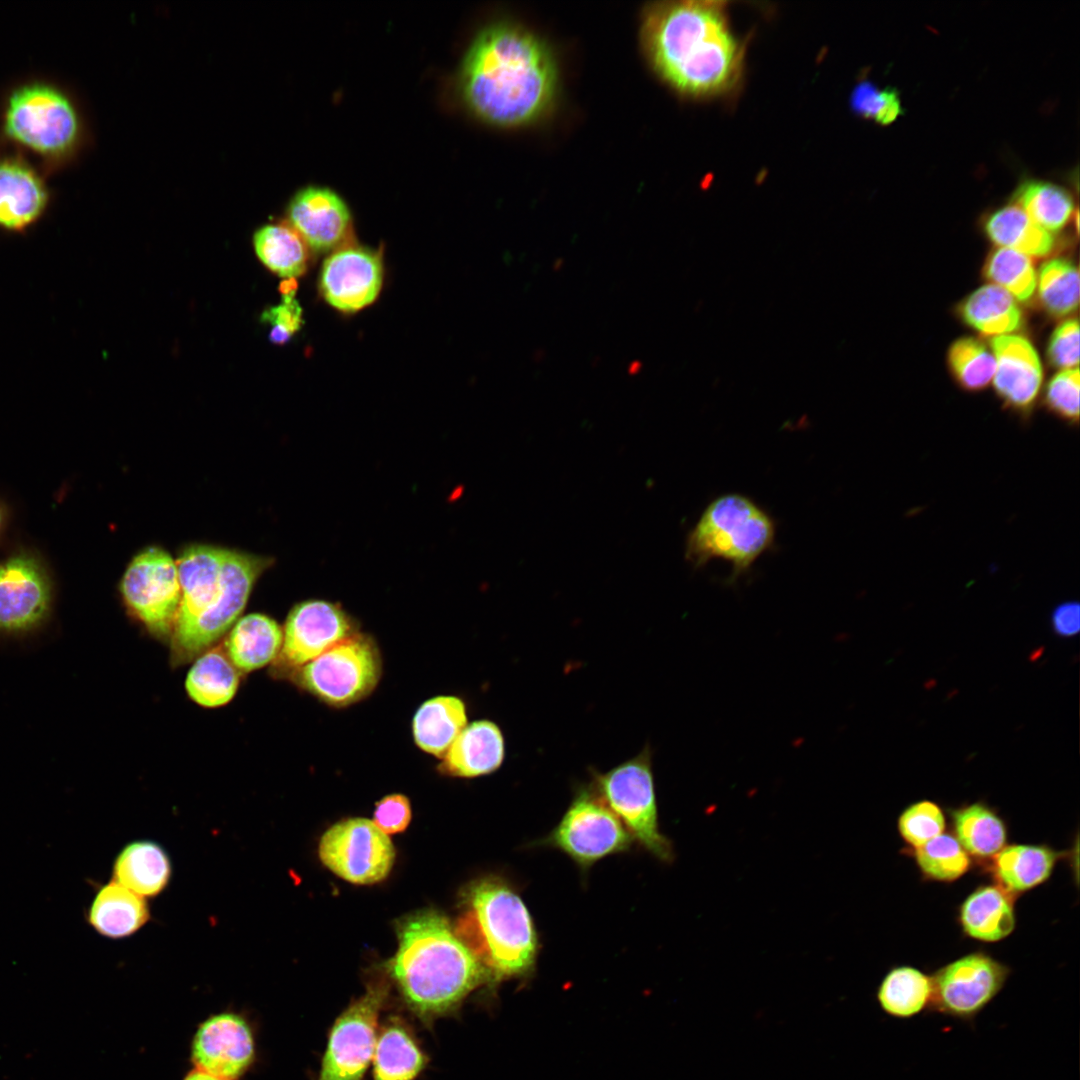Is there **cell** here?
Wrapping results in <instances>:
<instances>
[{"instance_id":"cell-20","label":"cell","mask_w":1080,"mask_h":1080,"mask_svg":"<svg viewBox=\"0 0 1080 1080\" xmlns=\"http://www.w3.org/2000/svg\"><path fill=\"white\" fill-rule=\"evenodd\" d=\"M290 226L305 244L326 252L342 244L350 228L345 202L332 190L309 186L292 198L288 207Z\"/></svg>"},{"instance_id":"cell-10","label":"cell","mask_w":1080,"mask_h":1080,"mask_svg":"<svg viewBox=\"0 0 1080 1080\" xmlns=\"http://www.w3.org/2000/svg\"><path fill=\"white\" fill-rule=\"evenodd\" d=\"M632 836L602 798L581 791L543 844L557 848L586 869L630 848Z\"/></svg>"},{"instance_id":"cell-26","label":"cell","mask_w":1080,"mask_h":1080,"mask_svg":"<svg viewBox=\"0 0 1080 1080\" xmlns=\"http://www.w3.org/2000/svg\"><path fill=\"white\" fill-rule=\"evenodd\" d=\"M467 725L465 703L456 696H436L416 710L412 734L424 752L443 758L451 744Z\"/></svg>"},{"instance_id":"cell-32","label":"cell","mask_w":1080,"mask_h":1080,"mask_svg":"<svg viewBox=\"0 0 1080 1080\" xmlns=\"http://www.w3.org/2000/svg\"><path fill=\"white\" fill-rule=\"evenodd\" d=\"M932 978L912 966L892 968L877 990L880 1008L890 1017L906 1020L930 1009Z\"/></svg>"},{"instance_id":"cell-16","label":"cell","mask_w":1080,"mask_h":1080,"mask_svg":"<svg viewBox=\"0 0 1080 1080\" xmlns=\"http://www.w3.org/2000/svg\"><path fill=\"white\" fill-rule=\"evenodd\" d=\"M353 623L338 605L324 600L297 603L289 612L277 662L298 669L352 634Z\"/></svg>"},{"instance_id":"cell-13","label":"cell","mask_w":1080,"mask_h":1080,"mask_svg":"<svg viewBox=\"0 0 1080 1080\" xmlns=\"http://www.w3.org/2000/svg\"><path fill=\"white\" fill-rule=\"evenodd\" d=\"M319 857L340 878L368 885L387 877L395 849L372 820L356 817L334 824L322 835Z\"/></svg>"},{"instance_id":"cell-34","label":"cell","mask_w":1080,"mask_h":1080,"mask_svg":"<svg viewBox=\"0 0 1080 1080\" xmlns=\"http://www.w3.org/2000/svg\"><path fill=\"white\" fill-rule=\"evenodd\" d=\"M963 321L984 335H1005L1022 324V312L1003 288L989 284L967 297L960 307Z\"/></svg>"},{"instance_id":"cell-37","label":"cell","mask_w":1080,"mask_h":1080,"mask_svg":"<svg viewBox=\"0 0 1080 1080\" xmlns=\"http://www.w3.org/2000/svg\"><path fill=\"white\" fill-rule=\"evenodd\" d=\"M1015 202L1040 227L1048 232L1060 230L1069 220L1074 204L1062 186L1044 180H1026L1015 192Z\"/></svg>"},{"instance_id":"cell-40","label":"cell","mask_w":1080,"mask_h":1080,"mask_svg":"<svg viewBox=\"0 0 1080 1080\" xmlns=\"http://www.w3.org/2000/svg\"><path fill=\"white\" fill-rule=\"evenodd\" d=\"M916 862L929 879L951 882L970 867V858L956 837L940 834L915 849Z\"/></svg>"},{"instance_id":"cell-50","label":"cell","mask_w":1080,"mask_h":1080,"mask_svg":"<svg viewBox=\"0 0 1080 1080\" xmlns=\"http://www.w3.org/2000/svg\"><path fill=\"white\" fill-rule=\"evenodd\" d=\"M3 522H4V512H3L2 507L0 506V529H1L2 525H3Z\"/></svg>"},{"instance_id":"cell-30","label":"cell","mask_w":1080,"mask_h":1080,"mask_svg":"<svg viewBox=\"0 0 1080 1080\" xmlns=\"http://www.w3.org/2000/svg\"><path fill=\"white\" fill-rule=\"evenodd\" d=\"M994 857L993 870L999 886L1013 895L1046 881L1058 854L1045 846L1014 844L1005 846Z\"/></svg>"},{"instance_id":"cell-48","label":"cell","mask_w":1080,"mask_h":1080,"mask_svg":"<svg viewBox=\"0 0 1080 1080\" xmlns=\"http://www.w3.org/2000/svg\"><path fill=\"white\" fill-rule=\"evenodd\" d=\"M1053 631L1061 637H1072L1080 630V606L1078 602L1067 601L1058 605L1052 612Z\"/></svg>"},{"instance_id":"cell-25","label":"cell","mask_w":1080,"mask_h":1080,"mask_svg":"<svg viewBox=\"0 0 1080 1080\" xmlns=\"http://www.w3.org/2000/svg\"><path fill=\"white\" fill-rule=\"evenodd\" d=\"M1012 896L999 885L975 890L960 908L964 932L984 942H997L1009 936L1016 923Z\"/></svg>"},{"instance_id":"cell-8","label":"cell","mask_w":1080,"mask_h":1080,"mask_svg":"<svg viewBox=\"0 0 1080 1080\" xmlns=\"http://www.w3.org/2000/svg\"><path fill=\"white\" fill-rule=\"evenodd\" d=\"M4 123L10 138L45 155L70 151L79 137V119L71 101L42 83L25 85L11 94Z\"/></svg>"},{"instance_id":"cell-41","label":"cell","mask_w":1080,"mask_h":1080,"mask_svg":"<svg viewBox=\"0 0 1080 1080\" xmlns=\"http://www.w3.org/2000/svg\"><path fill=\"white\" fill-rule=\"evenodd\" d=\"M948 363L958 383L971 391L985 388L996 367L993 354L979 340L970 337L960 338L951 345Z\"/></svg>"},{"instance_id":"cell-9","label":"cell","mask_w":1080,"mask_h":1080,"mask_svg":"<svg viewBox=\"0 0 1080 1080\" xmlns=\"http://www.w3.org/2000/svg\"><path fill=\"white\" fill-rule=\"evenodd\" d=\"M120 591L136 619L156 638H171L181 600L176 562L159 547L138 553L125 570Z\"/></svg>"},{"instance_id":"cell-18","label":"cell","mask_w":1080,"mask_h":1080,"mask_svg":"<svg viewBox=\"0 0 1080 1080\" xmlns=\"http://www.w3.org/2000/svg\"><path fill=\"white\" fill-rule=\"evenodd\" d=\"M382 281L380 255L351 246L337 249L325 260L320 288L330 305L340 311L355 312L377 298Z\"/></svg>"},{"instance_id":"cell-38","label":"cell","mask_w":1080,"mask_h":1080,"mask_svg":"<svg viewBox=\"0 0 1080 1080\" xmlns=\"http://www.w3.org/2000/svg\"><path fill=\"white\" fill-rule=\"evenodd\" d=\"M1039 296L1046 310L1057 317L1075 311L1079 304V273L1065 259L1045 262L1039 271Z\"/></svg>"},{"instance_id":"cell-45","label":"cell","mask_w":1080,"mask_h":1080,"mask_svg":"<svg viewBox=\"0 0 1080 1080\" xmlns=\"http://www.w3.org/2000/svg\"><path fill=\"white\" fill-rule=\"evenodd\" d=\"M1047 355L1054 367L1063 370L1078 367L1079 323L1076 319L1065 321L1054 330Z\"/></svg>"},{"instance_id":"cell-22","label":"cell","mask_w":1080,"mask_h":1080,"mask_svg":"<svg viewBox=\"0 0 1080 1080\" xmlns=\"http://www.w3.org/2000/svg\"><path fill=\"white\" fill-rule=\"evenodd\" d=\"M48 202L39 175L25 163L0 161V228L20 232L35 223Z\"/></svg>"},{"instance_id":"cell-11","label":"cell","mask_w":1080,"mask_h":1080,"mask_svg":"<svg viewBox=\"0 0 1080 1080\" xmlns=\"http://www.w3.org/2000/svg\"><path fill=\"white\" fill-rule=\"evenodd\" d=\"M388 995L378 982L350 1004L333 1024L318 1080H363L377 1043V1021Z\"/></svg>"},{"instance_id":"cell-43","label":"cell","mask_w":1080,"mask_h":1080,"mask_svg":"<svg viewBox=\"0 0 1080 1080\" xmlns=\"http://www.w3.org/2000/svg\"><path fill=\"white\" fill-rule=\"evenodd\" d=\"M898 829L902 838L916 849L943 833L945 817L936 803L918 801L901 813Z\"/></svg>"},{"instance_id":"cell-15","label":"cell","mask_w":1080,"mask_h":1080,"mask_svg":"<svg viewBox=\"0 0 1080 1080\" xmlns=\"http://www.w3.org/2000/svg\"><path fill=\"white\" fill-rule=\"evenodd\" d=\"M53 584L44 565L30 554L0 562V635H29L46 624Z\"/></svg>"},{"instance_id":"cell-39","label":"cell","mask_w":1080,"mask_h":1080,"mask_svg":"<svg viewBox=\"0 0 1080 1080\" xmlns=\"http://www.w3.org/2000/svg\"><path fill=\"white\" fill-rule=\"evenodd\" d=\"M987 279L1006 290L1014 299L1029 300L1036 289L1037 277L1031 259L1020 252L999 248L987 259Z\"/></svg>"},{"instance_id":"cell-29","label":"cell","mask_w":1080,"mask_h":1080,"mask_svg":"<svg viewBox=\"0 0 1080 1080\" xmlns=\"http://www.w3.org/2000/svg\"><path fill=\"white\" fill-rule=\"evenodd\" d=\"M426 1063L408 1026L398 1018L389 1019L377 1038L373 1080H414Z\"/></svg>"},{"instance_id":"cell-23","label":"cell","mask_w":1080,"mask_h":1080,"mask_svg":"<svg viewBox=\"0 0 1080 1080\" xmlns=\"http://www.w3.org/2000/svg\"><path fill=\"white\" fill-rule=\"evenodd\" d=\"M504 757L500 728L492 721L477 720L460 732L443 756L440 769L451 776L473 778L496 771Z\"/></svg>"},{"instance_id":"cell-1","label":"cell","mask_w":1080,"mask_h":1080,"mask_svg":"<svg viewBox=\"0 0 1080 1080\" xmlns=\"http://www.w3.org/2000/svg\"><path fill=\"white\" fill-rule=\"evenodd\" d=\"M465 102L481 119L514 127L535 121L551 106L557 70L548 47L508 23L486 27L472 42L460 72Z\"/></svg>"},{"instance_id":"cell-12","label":"cell","mask_w":1080,"mask_h":1080,"mask_svg":"<svg viewBox=\"0 0 1080 1080\" xmlns=\"http://www.w3.org/2000/svg\"><path fill=\"white\" fill-rule=\"evenodd\" d=\"M270 565V558L226 549L219 596L186 640L171 650L174 666L188 663L207 651L236 623L255 581Z\"/></svg>"},{"instance_id":"cell-2","label":"cell","mask_w":1080,"mask_h":1080,"mask_svg":"<svg viewBox=\"0 0 1080 1080\" xmlns=\"http://www.w3.org/2000/svg\"><path fill=\"white\" fill-rule=\"evenodd\" d=\"M724 4L660 2L645 10L644 49L656 71L684 94L718 95L740 78L743 49L729 28Z\"/></svg>"},{"instance_id":"cell-35","label":"cell","mask_w":1080,"mask_h":1080,"mask_svg":"<svg viewBox=\"0 0 1080 1080\" xmlns=\"http://www.w3.org/2000/svg\"><path fill=\"white\" fill-rule=\"evenodd\" d=\"M956 839L968 854L980 858L995 856L1006 844L1003 820L987 805L973 803L952 813Z\"/></svg>"},{"instance_id":"cell-19","label":"cell","mask_w":1080,"mask_h":1080,"mask_svg":"<svg viewBox=\"0 0 1080 1080\" xmlns=\"http://www.w3.org/2000/svg\"><path fill=\"white\" fill-rule=\"evenodd\" d=\"M254 1058V1038L246 1020L220 1013L205 1020L192 1042V1059L199 1069L222 1080L241 1076Z\"/></svg>"},{"instance_id":"cell-42","label":"cell","mask_w":1080,"mask_h":1080,"mask_svg":"<svg viewBox=\"0 0 1080 1080\" xmlns=\"http://www.w3.org/2000/svg\"><path fill=\"white\" fill-rule=\"evenodd\" d=\"M850 104L857 114L881 124H889L903 113L896 88H880L869 80H862L854 87Z\"/></svg>"},{"instance_id":"cell-28","label":"cell","mask_w":1080,"mask_h":1080,"mask_svg":"<svg viewBox=\"0 0 1080 1080\" xmlns=\"http://www.w3.org/2000/svg\"><path fill=\"white\" fill-rule=\"evenodd\" d=\"M149 918L144 897L116 881L103 886L96 894L89 921L98 933L109 938H123L140 929Z\"/></svg>"},{"instance_id":"cell-6","label":"cell","mask_w":1080,"mask_h":1080,"mask_svg":"<svg viewBox=\"0 0 1080 1080\" xmlns=\"http://www.w3.org/2000/svg\"><path fill=\"white\" fill-rule=\"evenodd\" d=\"M600 797L621 820L633 840L663 862L674 858L670 840L658 823V809L651 766L645 749L636 757L596 777Z\"/></svg>"},{"instance_id":"cell-33","label":"cell","mask_w":1080,"mask_h":1080,"mask_svg":"<svg viewBox=\"0 0 1080 1080\" xmlns=\"http://www.w3.org/2000/svg\"><path fill=\"white\" fill-rule=\"evenodd\" d=\"M984 227L990 240L1000 248L1011 249L1028 257L1045 256L1053 249L1052 234L1033 222L1017 204L994 211Z\"/></svg>"},{"instance_id":"cell-44","label":"cell","mask_w":1080,"mask_h":1080,"mask_svg":"<svg viewBox=\"0 0 1080 1080\" xmlns=\"http://www.w3.org/2000/svg\"><path fill=\"white\" fill-rule=\"evenodd\" d=\"M1079 369H1064L1048 383L1045 394L1047 407L1057 416L1077 424L1079 420Z\"/></svg>"},{"instance_id":"cell-3","label":"cell","mask_w":1080,"mask_h":1080,"mask_svg":"<svg viewBox=\"0 0 1080 1080\" xmlns=\"http://www.w3.org/2000/svg\"><path fill=\"white\" fill-rule=\"evenodd\" d=\"M398 949L389 971L409 1009L431 1022L461 1003L487 973L448 920L424 910L399 923Z\"/></svg>"},{"instance_id":"cell-31","label":"cell","mask_w":1080,"mask_h":1080,"mask_svg":"<svg viewBox=\"0 0 1080 1080\" xmlns=\"http://www.w3.org/2000/svg\"><path fill=\"white\" fill-rule=\"evenodd\" d=\"M199 656L185 681L189 697L207 708L226 705L237 692L238 669L220 649L207 650Z\"/></svg>"},{"instance_id":"cell-24","label":"cell","mask_w":1080,"mask_h":1080,"mask_svg":"<svg viewBox=\"0 0 1080 1080\" xmlns=\"http://www.w3.org/2000/svg\"><path fill=\"white\" fill-rule=\"evenodd\" d=\"M283 642L279 624L267 615L252 613L236 621L226 641V655L240 671L251 672L276 659Z\"/></svg>"},{"instance_id":"cell-17","label":"cell","mask_w":1080,"mask_h":1080,"mask_svg":"<svg viewBox=\"0 0 1080 1080\" xmlns=\"http://www.w3.org/2000/svg\"><path fill=\"white\" fill-rule=\"evenodd\" d=\"M226 548L195 544L186 547L176 561L181 600L170 638L171 650L190 635L199 619L213 606L221 589Z\"/></svg>"},{"instance_id":"cell-4","label":"cell","mask_w":1080,"mask_h":1080,"mask_svg":"<svg viewBox=\"0 0 1080 1080\" xmlns=\"http://www.w3.org/2000/svg\"><path fill=\"white\" fill-rule=\"evenodd\" d=\"M467 911L459 938L492 980L521 977L534 967L538 939L532 917L506 882L486 878L465 892Z\"/></svg>"},{"instance_id":"cell-14","label":"cell","mask_w":1080,"mask_h":1080,"mask_svg":"<svg viewBox=\"0 0 1080 1080\" xmlns=\"http://www.w3.org/2000/svg\"><path fill=\"white\" fill-rule=\"evenodd\" d=\"M1009 974L1006 965L985 953L965 955L931 976L930 1010L973 1023L1003 989Z\"/></svg>"},{"instance_id":"cell-47","label":"cell","mask_w":1080,"mask_h":1080,"mask_svg":"<svg viewBox=\"0 0 1080 1080\" xmlns=\"http://www.w3.org/2000/svg\"><path fill=\"white\" fill-rule=\"evenodd\" d=\"M411 820V806L402 794H390L376 803L375 825L386 834L404 831Z\"/></svg>"},{"instance_id":"cell-27","label":"cell","mask_w":1080,"mask_h":1080,"mask_svg":"<svg viewBox=\"0 0 1080 1080\" xmlns=\"http://www.w3.org/2000/svg\"><path fill=\"white\" fill-rule=\"evenodd\" d=\"M115 881L142 896L159 894L168 884L171 864L164 849L152 841H134L115 860Z\"/></svg>"},{"instance_id":"cell-36","label":"cell","mask_w":1080,"mask_h":1080,"mask_svg":"<svg viewBox=\"0 0 1080 1080\" xmlns=\"http://www.w3.org/2000/svg\"><path fill=\"white\" fill-rule=\"evenodd\" d=\"M253 241L258 258L279 276L293 279L305 271L307 245L290 225H265Z\"/></svg>"},{"instance_id":"cell-5","label":"cell","mask_w":1080,"mask_h":1080,"mask_svg":"<svg viewBox=\"0 0 1080 1080\" xmlns=\"http://www.w3.org/2000/svg\"><path fill=\"white\" fill-rule=\"evenodd\" d=\"M775 532L773 518L752 499L725 494L707 505L689 532L685 558L694 568L715 558L729 561L732 583L774 545Z\"/></svg>"},{"instance_id":"cell-49","label":"cell","mask_w":1080,"mask_h":1080,"mask_svg":"<svg viewBox=\"0 0 1080 1080\" xmlns=\"http://www.w3.org/2000/svg\"><path fill=\"white\" fill-rule=\"evenodd\" d=\"M184 1080H222V1079H220V1078H218V1077H216V1076H214V1075H212V1074H210L208 1072H205V1071H203L201 1069H198L196 1071L190 1072L184 1078Z\"/></svg>"},{"instance_id":"cell-46","label":"cell","mask_w":1080,"mask_h":1080,"mask_svg":"<svg viewBox=\"0 0 1080 1080\" xmlns=\"http://www.w3.org/2000/svg\"><path fill=\"white\" fill-rule=\"evenodd\" d=\"M293 296H284L281 304L264 311L261 316L262 321L272 325L269 334L272 343H286L302 325V309Z\"/></svg>"},{"instance_id":"cell-7","label":"cell","mask_w":1080,"mask_h":1080,"mask_svg":"<svg viewBox=\"0 0 1080 1080\" xmlns=\"http://www.w3.org/2000/svg\"><path fill=\"white\" fill-rule=\"evenodd\" d=\"M381 672L375 643L364 635L351 634L298 668L295 680L324 703L344 707L368 696Z\"/></svg>"},{"instance_id":"cell-21","label":"cell","mask_w":1080,"mask_h":1080,"mask_svg":"<svg viewBox=\"0 0 1080 1080\" xmlns=\"http://www.w3.org/2000/svg\"><path fill=\"white\" fill-rule=\"evenodd\" d=\"M995 359L994 387L1010 407L1026 411L1034 403L1043 372L1033 345L1019 335H999L990 341Z\"/></svg>"}]
</instances>
